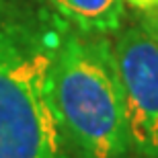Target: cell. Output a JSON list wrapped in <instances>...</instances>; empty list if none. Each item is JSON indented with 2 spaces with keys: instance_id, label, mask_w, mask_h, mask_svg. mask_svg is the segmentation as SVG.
<instances>
[{
  "instance_id": "7a4b0ae2",
  "label": "cell",
  "mask_w": 158,
  "mask_h": 158,
  "mask_svg": "<svg viewBox=\"0 0 158 158\" xmlns=\"http://www.w3.org/2000/svg\"><path fill=\"white\" fill-rule=\"evenodd\" d=\"M52 90L78 158H135L111 35L82 33L60 19Z\"/></svg>"
},
{
  "instance_id": "8992f818",
  "label": "cell",
  "mask_w": 158,
  "mask_h": 158,
  "mask_svg": "<svg viewBox=\"0 0 158 158\" xmlns=\"http://www.w3.org/2000/svg\"><path fill=\"white\" fill-rule=\"evenodd\" d=\"M123 2L134 6L135 10H140V12H148V10H152V8L158 6V0H123Z\"/></svg>"
},
{
  "instance_id": "277c9868",
  "label": "cell",
  "mask_w": 158,
  "mask_h": 158,
  "mask_svg": "<svg viewBox=\"0 0 158 158\" xmlns=\"http://www.w3.org/2000/svg\"><path fill=\"white\" fill-rule=\"evenodd\" d=\"M70 27L90 35H115L125 21L123 0H43Z\"/></svg>"
},
{
  "instance_id": "5b68a950",
  "label": "cell",
  "mask_w": 158,
  "mask_h": 158,
  "mask_svg": "<svg viewBox=\"0 0 158 158\" xmlns=\"http://www.w3.org/2000/svg\"><path fill=\"white\" fill-rule=\"evenodd\" d=\"M142 23L152 31V35L158 39V6L148 12H142Z\"/></svg>"
},
{
  "instance_id": "6da1fadb",
  "label": "cell",
  "mask_w": 158,
  "mask_h": 158,
  "mask_svg": "<svg viewBox=\"0 0 158 158\" xmlns=\"http://www.w3.org/2000/svg\"><path fill=\"white\" fill-rule=\"evenodd\" d=\"M58 27L43 0H0V158H78L53 103Z\"/></svg>"
},
{
  "instance_id": "3957f363",
  "label": "cell",
  "mask_w": 158,
  "mask_h": 158,
  "mask_svg": "<svg viewBox=\"0 0 158 158\" xmlns=\"http://www.w3.org/2000/svg\"><path fill=\"white\" fill-rule=\"evenodd\" d=\"M129 140L135 158H158V39L142 23L113 35Z\"/></svg>"
}]
</instances>
